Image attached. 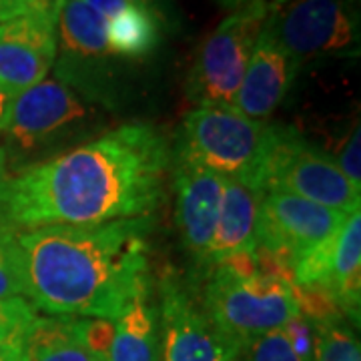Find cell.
Returning <instances> with one entry per match:
<instances>
[{"label": "cell", "instance_id": "13", "mask_svg": "<svg viewBox=\"0 0 361 361\" xmlns=\"http://www.w3.org/2000/svg\"><path fill=\"white\" fill-rule=\"evenodd\" d=\"M299 71L301 66L263 26L233 106L253 121H265L283 103Z\"/></svg>", "mask_w": 361, "mask_h": 361}, {"label": "cell", "instance_id": "18", "mask_svg": "<svg viewBox=\"0 0 361 361\" xmlns=\"http://www.w3.org/2000/svg\"><path fill=\"white\" fill-rule=\"evenodd\" d=\"M25 361H97L78 331V317H37L26 343Z\"/></svg>", "mask_w": 361, "mask_h": 361}, {"label": "cell", "instance_id": "25", "mask_svg": "<svg viewBox=\"0 0 361 361\" xmlns=\"http://www.w3.org/2000/svg\"><path fill=\"white\" fill-rule=\"evenodd\" d=\"M337 167L348 177L355 187H361V130L360 125L351 129L348 139L343 141L339 155L336 159Z\"/></svg>", "mask_w": 361, "mask_h": 361}, {"label": "cell", "instance_id": "10", "mask_svg": "<svg viewBox=\"0 0 361 361\" xmlns=\"http://www.w3.org/2000/svg\"><path fill=\"white\" fill-rule=\"evenodd\" d=\"M89 106L68 85L59 78H44L35 87L13 97L8 121L2 133L23 153H32L63 139L80 127Z\"/></svg>", "mask_w": 361, "mask_h": 361}, {"label": "cell", "instance_id": "11", "mask_svg": "<svg viewBox=\"0 0 361 361\" xmlns=\"http://www.w3.org/2000/svg\"><path fill=\"white\" fill-rule=\"evenodd\" d=\"M104 25L103 16L82 0L63 2L56 18L63 54L54 78L92 97L104 89V80L111 77V63L116 59L106 44Z\"/></svg>", "mask_w": 361, "mask_h": 361}, {"label": "cell", "instance_id": "8", "mask_svg": "<svg viewBox=\"0 0 361 361\" xmlns=\"http://www.w3.org/2000/svg\"><path fill=\"white\" fill-rule=\"evenodd\" d=\"M348 217L341 211L317 205L297 195L267 191L261 201L253 245L267 249L295 267L297 259L336 235Z\"/></svg>", "mask_w": 361, "mask_h": 361}, {"label": "cell", "instance_id": "29", "mask_svg": "<svg viewBox=\"0 0 361 361\" xmlns=\"http://www.w3.org/2000/svg\"><path fill=\"white\" fill-rule=\"evenodd\" d=\"M65 0H30V14L42 16L44 20H49L52 25H56L59 13L63 8Z\"/></svg>", "mask_w": 361, "mask_h": 361}, {"label": "cell", "instance_id": "6", "mask_svg": "<svg viewBox=\"0 0 361 361\" xmlns=\"http://www.w3.org/2000/svg\"><path fill=\"white\" fill-rule=\"evenodd\" d=\"M271 6V0H249L207 37L187 80L191 101L199 106H233Z\"/></svg>", "mask_w": 361, "mask_h": 361}, {"label": "cell", "instance_id": "7", "mask_svg": "<svg viewBox=\"0 0 361 361\" xmlns=\"http://www.w3.org/2000/svg\"><path fill=\"white\" fill-rule=\"evenodd\" d=\"M265 26L299 66L360 54L357 0H289L271 6Z\"/></svg>", "mask_w": 361, "mask_h": 361}, {"label": "cell", "instance_id": "33", "mask_svg": "<svg viewBox=\"0 0 361 361\" xmlns=\"http://www.w3.org/2000/svg\"><path fill=\"white\" fill-rule=\"evenodd\" d=\"M249 0H219V4L225 6V8H239V6H243Z\"/></svg>", "mask_w": 361, "mask_h": 361}, {"label": "cell", "instance_id": "23", "mask_svg": "<svg viewBox=\"0 0 361 361\" xmlns=\"http://www.w3.org/2000/svg\"><path fill=\"white\" fill-rule=\"evenodd\" d=\"M241 361H303L283 327L253 339L241 351Z\"/></svg>", "mask_w": 361, "mask_h": 361}, {"label": "cell", "instance_id": "4", "mask_svg": "<svg viewBox=\"0 0 361 361\" xmlns=\"http://www.w3.org/2000/svg\"><path fill=\"white\" fill-rule=\"evenodd\" d=\"M209 269L201 305L241 351L253 339L281 329L301 315L291 283L279 277L261 273L239 277L223 265H211Z\"/></svg>", "mask_w": 361, "mask_h": 361}, {"label": "cell", "instance_id": "28", "mask_svg": "<svg viewBox=\"0 0 361 361\" xmlns=\"http://www.w3.org/2000/svg\"><path fill=\"white\" fill-rule=\"evenodd\" d=\"M82 2H85L87 6H90L94 13L101 14L104 20L115 18L116 14L123 13V11L129 6L127 0H82Z\"/></svg>", "mask_w": 361, "mask_h": 361}, {"label": "cell", "instance_id": "1", "mask_svg": "<svg viewBox=\"0 0 361 361\" xmlns=\"http://www.w3.org/2000/svg\"><path fill=\"white\" fill-rule=\"evenodd\" d=\"M169 167L167 137L149 123H125L8 177L0 219L30 231L151 217Z\"/></svg>", "mask_w": 361, "mask_h": 361}, {"label": "cell", "instance_id": "30", "mask_svg": "<svg viewBox=\"0 0 361 361\" xmlns=\"http://www.w3.org/2000/svg\"><path fill=\"white\" fill-rule=\"evenodd\" d=\"M30 14V0H0V23Z\"/></svg>", "mask_w": 361, "mask_h": 361}, {"label": "cell", "instance_id": "20", "mask_svg": "<svg viewBox=\"0 0 361 361\" xmlns=\"http://www.w3.org/2000/svg\"><path fill=\"white\" fill-rule=\"evenodd\" d=\"M39 313L26 297L0 301V361H25L26 343Z\"/></svg>", "mask_w": 361, "mask_h": 361}, {"label": "cell", "instance_id": "16", "mask_svg": "<svg viewBox=\"0 0 361 361\" xmlns=\"http://www.w3.org/2000/svg\"><path fill=\"white\" fill-rule=\"evenodd\" d=\"M322 287L355 327L361 313V211L351 213L337 233L334 255Z\"/></svg>", "mask_w": 361, "mask_h": 361}, {"label": "cell", "instance_id": "2", "mask_svg": "<svg viewBox=\"0 0 361 361\" xmlns=\"http://www.w3.org/2000/svg\"><path fill=\"white\" fill-rule=\"evenodd\" d=\"M151 217L18 233L26 299L49 315L116 322L151 295Z\"/></svg>", "mask_w": 361, "mask_h": 361}, {"label": "cell", "instance_id": "5", "mask_svg": "<svg viewBox=\"0 0 361 361\" xmlns=\"http://www.w3.org/2000/svg\"><path fill=\"white\" fill-rule=\"evenodd\" d=\"M261 187L263 193L285 191L345 215L361 207V187L341 173L336 157L313 147L287 125H271Z\"/></svg>", "mask_w": 361, "mask_h": 361}, {"label": "cell", "instance_id": "24", "mask_svg": "<svg viewBox=\"0 0 361 361\" xmlns=\"http://www.w3.org/2000/svg\"><path fill=\"white\" fill-rule=\"evenodd\" d=\"M78 331L97 361H109V351L115 337V322L97 319V317H78Z\"/></svg>", "mask_w": 361, "mask_h": 361}, {"label": "cell", "instance_id": "22", "mask_svg": "<svg viewBox=\"0 0 361 361\" xmlns=\"http://www.w3.org/2000/svg\"><path fill=\"white\" fill-rule=\"evenodd\" d=\"M26 297L25 261L18 231L0 219V301Z\"/></svg>", "mask_w": 361, "mask_h": 361}, {"label": "cell", "instance_id": "21", "mask_svg": "<svg viewBox=\"0 0 361 361\" xmlns=\"http://www.w3.org/2000/svg\"><path fill=\"white\" fill-rule=\"evenodd\" d=\"M311 361H361L360 337L348 319L311 323Z\"/></svg>", "mask_w": 361, "mask_h": 361}, {"label": "cell", "instance_id": "12", "mask_svg": "<svg viewBox=\"0 0 361 361\" xmlns=\"http://www.w3.org/2000/svg\"><path fill=\"white\" fill-rule=\"evenodd\" d=\"M56 25L37 14L0 23V90L16 97L44 80L56 61Z\"/></svg>", "mask_w": 361, "mask_h": 361}, {"label": "cell", "instance_id": "34", "mask_svg": "<svg viewBox=\"0 0 361 361\" xmlns=\"http://www.w3.org/2000/svg\"><path fill=\"white\" fill-rule=\"evenodd\" d=\"M271 2H273V6H281V4L289 2V0H271Z\"/></svg>", "mask_w": 361, "mask_h": 361}, {"label": "cell", "instance_id": "9", "mask_svg": "<svg viewBox=\"0 0 361 361\" xmlns=\"http://www.w3.org/2000/svg\"><path fill=\"white\" fill-rule=\"evenodd\" d=\"M161 361H241V348L225 336L179 279L161 283Z\"/></svg>", "mask_w": 361, "mask_h": 361}, {"label": "cell", "instance_id": "17", "mask_svg": "<svg viewBox=\"0 0 361 361\" xmlns=\"http://www.w3.org/2000/svg\"><path fill=\"white\" fill-rule=\"evenodd\" d=\"M109 361H161L159 311L153 305L137 303L116 319Z\"/></svg>", "mask_w": 361, "mask_h": 361}, {"label": "cell", "instance_id": "19", "mask_svg": "<svg viewBox=\"0 0 361 361\" xmlns=\"http://www.w3.org/2000/svg\"><path fill=\"white\" fill-rule=\"evenodd\" d=\"M106 44L115 56L145 59L161 42V25L153 14L129 4L104 25Z\"/></svg>", "mask_w": 361, "mask_h": 361}, {"label": "cell", "instance_id": "26", "mask_svg": "<svg viewBox=\"0 0 361 361\" xmlns=\"http://www.w3.org/2000/svg\"><path fill=\"white\" fill-rule=\"evenodd\" d=\"M283 329L291 339V345L297 351V355L303 361H311V353H313V329L311 323L303 317L297 315L289 323H285Z\"/></svg>", "mask_w": 361, "mask_h": 361}, {"label": "cell", "instance_id": "31", "mask_svg": "<svg viewBox=\"0 0 361 361\" xmlns=\"http://www.w3.org/2000/svg\"><path fill=\"white\" fill-rule=\"evenodd\" d=\"M11 103H13V97H8L6 92L0 90V135L6 127V121H8V111H11Z\"/></svg>", "mask_w": 361, "mask_h": 361}, {"label": "cell", "instance_id": "15", "mask_svg": "<svg viewBox=\"0 0 361 361\" xmlns=\"http://www.w3.org/2000/svg\"><path fill=\"white\" fill-rule=\"evenodd\" d=\"M261 201H263L261 191L251 189L243 183L225 179L219 219L205 257L207 267L219 263L221 259L237 251L253 249Z\"/></svg>", "mask_w": 361, "mask_h": 361}, {"label": "cell", "instance_id": "14", "mask_svg": "<svg viewBox=\"0 0 361 361\" xmlns=\"http://www.w3.org/2000/svg\"><path fill=\"white\" fill-rule=\"evenodd\" d=\"M177 189V227L183 243L201 263H205L207 251L213 241L225 179L209 169L177 163L175 167Z\"/></svg>", "mask_w": 361, "mask_h": 361}, {"label": "cell", "instance_id": "27", "mask_svg": "<svg viewBox=\"0 0 361 361\" xmlns=\"http://www.w3.org/2000/svg\"><path fill=\"white\" fill-rule=\"evenodd\" d=\"M127 2L141 8L145 13L153 14L161 26L177 28L179 16H177V8H175L173 0H127Z\"/></svg>", "mask_w": 361, "mask_h": 361}, {"label": "cell", "instance_id": "32", "mask_svg": "<svg viewBox=\"0 0 361 361\" xmlns=\"http://www.w3.org/2000/svg\"><path fill=\"white\" fill-rule=\"evenodd\" d=\"M6 180H8V171H6V151L0 147V193H2V189H4V185H6Z\"/></svg>", "mask_w": 361, "mask_h": 361}, {"label": "cell", "instance_id": "3", "mask_svg": "<svg viewBox=\"0 0 361 361\" xmlns=\"http://www.w3.org/2000/svg\"><path fill=\"white\" fill-rule=\"evenodd\" d=\"M271 125L241 115L235 106H199L185 116L177 163L197 165L263 193V165Z\"/></svg>", "mask_w": 361, "mask_h": 361}]
</instances>
